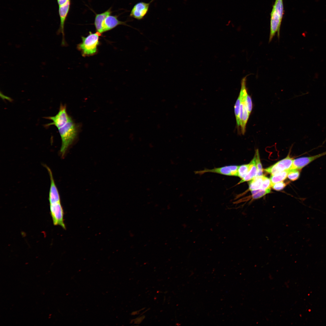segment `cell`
<instances>
[{"label": "cell", "mask_w": 326, "mask_h": 326, "mask_svg": "<svg viewBox=\"0 0 326 326\" xmlns=\"http://www.w3.org/2000/svg\"><path fill=\"white\" fill-rule=\"evenodd\" d=\"M154 0H151L148 3L141 2L136 3L132 8L129 16L138 20H142L147 14L151 3Z\"/></svg>", "instance_id": "7"}, {"label": "cell", "mask_w": 326, "mask_h": 326, "mask_svg": "<svg viewBox=\"0 0 326 326\" xmlns=\"http://www.w3.org/2000/svg\"><path fill=\"white\" fill-rule=\"evenodd\" d=\"M47 119L52 121V122L48 125H53L58 129L63 126L72 119L68 114L66 106L61 105L58 113L55 116L49 117Z\"/></svg>", "instance_id": "4"}, {"label": "cell", "mask_w": 326, "mask_h": 326, "mask_svg": "<svg viewBox=\"0 0 326 326\" xmlns=\"http://www.w3.org/2000/svg\"><path fill=\"white\" fill-rule=\"evenodd\" d=\"M240 102V97L239 95L234 106V110L236 121L237 128L238 129V131L239 132V133H240V126L239 122V114Z\"/></svg>", "instance_id": "18"}, {"label": "cell", "mask_w": 326, "mask_h": 326, "mask_svg": "<svg viewBox=\"0 0 326 326\" xmlns=\"http://www.w3.org/2000/svg\"><path fill=\"white\" fill-rule=\"evenodd\" d=\"M50 207L53 224L54 225H59L66 229L64 222V212L61 201L50 203Z\"/></svg>", "instance_id": "3"}, {"label": "cell", "mask_w": 326, "mask_h": 326, "mask_svg": "<svg viewBox=\"0 0 326 326\" xmlns=\"http://www.w3.org/2000/svg\"><path fill=\"white\" fill-rule=\"evenodd\" d=\"M273 8L277 12L282 20L284 14L283 0H276L273 5Z\"/></svg>", "instance_id": "17"}, {"label": "cell", "mask_w": 326, "mask_h": 326, "mask_svg": "<svg viewBox=\"0 0 326 326\" xmlns=\"http://www.w3.org/2000/svg\"><path fill=\"white\" fill-rule=\"evenodd\" d=\"M259 155V151L258 149H257L256 150L255 152L256 164L257 168V173L256 176H259L263 175V170L262 168V165L260 161Z\"/></svg>", "instance_id": "20"}, {"label": "cell", "mask_w": 326, "mask_h": 326, "mask_svg": "<svg viewBox=\"0 0 326 326\" xmlns=\"http://www.w3.org/2000/svg\"><path fill=\"white\" fill-rule=\"evenodd\" d=\"M101 34L96 31L95 33L89 32L86 37H82V41L77 45V47L83 56H89L96 54L97 52V47L100 44L99 37Z\"/></svg>", "instance_id": "1"}, {"label": "cell", "mask_w": 326, "mask_h": 326, "mask_svg": "<svg viewBox=\"0 0 326 326\" xmlns=\"http://www.w3.org/2000/svg\"><path fill=\"white\" fill-rule=\"evenodd\" d=\"M120 25L127 26L135 29L127 24L126 22L119 21L118 19V16L117 15H112L110 14L106 17L103 23L102 27L104 33Z\"/></svg>", "instance_id": "10"}, {"label": "cell", "mask_w": 326, "mask_h": 326, "mask_svg": "<svg viewBox=\"0 0 326 326\" xmlns=\"http://www.w3.org/2000/svg\"><path fill=\"white\" fill-rule=\"evenodd\" d=\"M248 172L245 176L238 183L237 185L247 181H249L255 177L257 173L256 164V156L255 154L254 158L249 164Z\"/></svg>", "instance_id": "12"}, {"label": "cell", "mask_w": 326, "mask_h": 326, "mask_svg": "<svg viewBox=\"0 0 326 326\" xmlns=\"http://www.w3.org/2000/svg\"><path fill=\"white\" fill-rule=\"evenodd\" d=\"M286 185V184L283 181H281L274 184L272 187L274 190L276 191H280L283 189L285 187Z\"/></svg>", "instance_id": "24"}, {"label": "cell", "mask_w": 326, "mask_h": 326, "mask_svg": "<svg viewBox=\"0 0 326 326\" xmlns=\"http://www.w3.org/2000/svg\"><path fill=\"white\" fill-rule=\"evenodd\" d=\"M325 155L326 152L310 156L302 157L293 159L292 166L290 169L301 170L314 160Z\"/></svg>", "instance_id": "9"}, {"label": "cell", "mask_w": 326, "mask_h": 326, "mask_svg": "<svg viewBox=\"0 0 326 326\" xmlns=\"http://www.w3.org/2000/svg\"><path fill=\"white\" fill-rule=\"evenodd\" d=\"M271 187L270 179L264 176L263 184L261 189H266L270 188Z\"/></svg>", "instance_id": "22"}, {"label": "cell", "mask_w": 326, "mask_h": 326, "mask_svg": "<svg viewBox=\"0 0 326 326\" xmlns=\"http://www.w3.org/2000/svg\"><path fill=\"white\" fill-rule=\"evenodd\" d=\"M58 129L62 140L60 152L62 156H63L76 137L77 129L72 119L64 126Z\"/></svg>", "instance_id": "2"}, {"label": "cell", "mask_w": 326, "mask_h": 326, "mask_svg": "<svg viewBox=\"0 0 326 326\" xmlns=\"http://www.w3.org/2000/svg\"><path fill=\"white\" fill-rule=\"evenodd\" d=\"M249 165V164H248L239 166L238 170L237 176L241 179L244 177L248 172Z\"/></svg>", "instance_id": "19"}, {"label": "cell", "mask_w": 326, "mask_h": 326, "mask_svg": "<svg viewBox=\"0 0 326 326\" xmlns=\"http://www.w3.org/2000/svg\"><path fill=\"white\" fill-rule=\"evenodd\" d=\"M300 170L297 169H289L288 170L287 177L292 181L297 180L299 177Z\"/></svg>", "instance_id": "21"}, {"label": "cell", "mask_w": 326, "mask_h": 326, "mask_svg": "<svg viewBox=\"0 0 326 326\" xmlns=\"http://www.w3.org/2000/svg\"><path fill=\"white\" fill-rule=\"evenodd\" d=\"M253 199H259L271 192L270 188L266 189H259L251 191Z\"/></svg>", "instance_id": "16"}, {"label": "cell", "mask_w": 326, "mask_h": 326, "mask_svg": "<svg viewBox=\"0 0 326 326\" xmlns=\"http://www.w3.org/2000/svg\"><path fill=\"white\" fill-rule=\"evenodd\" d=\"M239 166L231 165L221 167L215 168L211 169H205L203 170L196 171V174L202 175L206 173H213L228 176H237Z\"/></svg>", "instance_id": "5"}, {"label": "cell", "mask_w": 326, "mask_h": 326, "mask_svg": "<svg viewBox=\"0 0 326 326\" xmlns=\"http://www.w3.org/2000/svg\"><path fill=\"white\" fill-rule=\"evenodd\" d=\"M293 160L288 155L286 158L265 169L264 171L271 175H274L284 171L289 170L292 166Z\"/></svg>", "instance_id": "6"}, {"label": "cell", "mask_w": 326, "mask_h": 326, "mask_svg": "<svg viewBox=\"0 0 326 326\" xmlns=\"http://www.w3.org/2000/svg\"><path fill=\"white\" fill-rule=\"evenodd\" d=\"M288 170L284 171L274 175H271L270 180L272 187L274 184L285 179L287 177Z\"/></svg>", "instance_id": "15"}, {"label": "cell", "mask_w": 326, "mask_h": 326, "mask_svg": "<svg viewBox=\"0 0 326 326\" xmlns=\"http://www.w3.org/2000/svg\"><path fill=\"white\" fill-rule=\"evenodd\" d=\"M247 94V89L246 88L244 91L243 119L242 124L241 126V133L243 135H244L245 133L246 125L250 115L248 112L246 101V97Z\"/></svg>", "instance_id": "13"}, {"label": "cell", "mask_w": 326, "mask_h": 326, "mask_svg": "<svg viewBox=\"0 0 326 326\" xmlns=\"http://www.w3.org/2000/svg\"><path fill=\"white\" fill-rule=\"evenodd\" d=\"M264 176H256L248 182L249 189L251 191L261 189Z\"/></svg>", "instance_id": "14"}, {"label": "cell", "mask_w": 326, "mask_h": 326, "mask_svg": "<svg viewBox=\"0 0 326 326\" xmlns=\"http://www.w3.org/2000/svg\"><path fill=\"white\" fill-rule=\"evenodd\" d=\"M246 101L248 112L249 114L250 115L252 109L253 105L251 98L248 94L246 97Z\"/></svg>", "instance_id": "23"}, {"label": "cell", "mask_w": 326, "mask_h": 326, "mask_svg": "<svg viewBox=\"0 0 326 326\" xmlns=\"http://www.w3.org/2000/svg\"><path fill=\"white\" fill-rule=\"evenodd\" d=\"M281 19L277 12L273 8L270 14V31L269 42H270L277 32L278 38L280 37Z\"/></svg>", "instance_id": "8"}, {"label": "cell", "mask_w": 326, "mask_h": 326, "mask_svg": "<svg viewBox=\"0 0 326 326\" xmlns=\"http://www.w3.org/2000/svg\"><path fill=\"white\" fill-rule=\"evenodd\" d=\"M111 13L110 8L103 13L96 14L94 25L97 32L101 34L104 33L102 26L104 21L106 17L110 15Z\"/></svg>", "instance_id": "11"}]
</instances>
